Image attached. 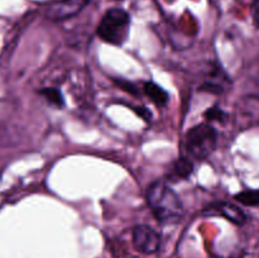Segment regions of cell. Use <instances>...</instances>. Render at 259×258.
I'll use <instances>...</instances> for the list:
<instances>
[{"label":"cell","instance_id":"6da1fadb","mask_svg":"<svg viewBox=\"0 0 259 258\" xmlns=\"http://www.w3.org/2000/svg\"><path fill=\"white\" fill-rule=\"evenodd\" d=\"M147 202L152 214L162 224L179 223L185 209L181 199L164 180H157L147 190Z\"/></svg>","mask_w":259,"mask_h":258},{"label":"cell","instance_id":"7a4b0ae2","mask_svg":"<svg viewBox=\"0 0 259 258\" xmlns=\"http://www.w3.org/2000/svg\"><path fill=\"white\" fill-rule=\"evenodd\" d=\"M129 30L131 17L128 13L120 8H113L103 15L96 33L104 42L113 46H121L128 39Z\"/></svg>","mask_w":259,"mask_h":258},{"label":"cell","instance_id":"3957f363","mask_svg":"<svg viewBox=\"0 0 259 258\" xmlns=\"http://www.w3.org/2000/svg\"><path fill=\"white\" fill-rule=\"evenodd\" d=\"M218 144V132L210 124H199L187 132L186 151L197 161L206 159L215 151Z\"/></svg>","mask_w":259,"mask_h":258},{"label":"cell","instance_id":"277c9868","mask_svg":"<svg viewBox=\"0 0 259 258\" xmlns=\"http://www.w3.org/2000/svg\"><path fill=\"white\" fill-rule=\"evenodd\" d=\"M133 245L138 252L143 254H152L159 249L161 237L154 229L148 225H137L132 232Z\"/></svg>","mask_w":259,"mask_h":258},{"label":"cell","instance_id":"5b68a950","mask_svg":"<svg viewBox=\"0 0 259 258\" xmlns=\"http://www.w3.org/2000/svg\"><path fill=\"white\" fill-rule=\"evenodd\" d=\"M89 0H57L46 10V17L51 20H66L75 17L85 9Z\"/></svg>","mask_w":259,"mask_h":258},{"label":"cell","instance_id":"8992f818","mask_svg":"<svg viewBox=\"0 0 259 258\" xmlns=\"http://www.w3.org/2000/svg\"><path fill=\"white\" fill-rule=\"evenodd\" d=\"M205 215H220L237 225H243L247 222V214L233 202L219 201L211 204L204 210Z\"/></svg>","mask_w":259,"mask_h":258},{"label":"cell","instance_id":"52a82bcc","mask_svg":"<svg viewBox=\"0 0 259 258\" xmlns=\"http://www.w3.org/2000/svg\"><path fill=\"white\" fill-rule=\"evenodd\" d=\"M194 172V163L187 157H180L176 161L172 162L168 172H167V179L168 181L179 182L182 180H187L190 175Z\"/></svg>","mask_w":259,"mask_h":258},{"label":"cell","instance_id":"ba28073f","mask_svg":"<svg viewBox=\"0 0 259 258\" xmlns=\"http://www.w3.org/2000/svg\"><path fill=\"white\" fill-rule=\"evenodd\" d=\"M143 93L156 104L157 106H164L168 103V93L164 89L152 81H147L143 85Z\"/></svg>","mask_w":259,"mask_h":258},{"label":"cell","instance_id":"9c48e42d","mask_svg":"<svg viewBox=\"0 0 259 258\" xmlns=\"http://www.w3.org/2000/svg\"><path fill=\"white\" fill-rule=\"evenodd\" d=\"M39 94L56 108H63L65 106V99H63L62 93L56 88H45L40 89Z\"/></svg>","mask_w":259,"mask_h":258},{"label":"cell","instance_id":"30bf717a","mask_svg":"<svg viewBox=\"0 0 259 258\" xmlns=\"http://www.w3.org/2000/svg\"><path fill=\"white\" fill-rule=\"evenodd\" d=\"M234 199L245 206H259V190H244L235 195Z\"/></svg>","mask_w":259,"mask_h":258},{"label":"cell","instance_id":"8fae6325","mask_svg":"<svg viewBox=\"0 0 259 258\" xmlns=\"http://www.w3.org/2000/svg\"><path fill=\"white\" fill-rule=\"evenodd\" d=\"M204 115L209 121H225V119H227V113L217 105L207 109Z\"/></svg>","mask_w":259,"mask_h":258},{"label":"cell","instance_id":"7c38bea8","mask_svg":"<svg viewBox=\"0 0 259 258\" xmlns=\"http://www.w3.org/2000/svg\"><path fill=\"white\" fill-rule=\"evenodd\" d=\"M114 82L118 88H120L121 90L126 91L131 95H138V88H137L134 83H132L131 81L124 80V78H114Z\"/></svg>","mask_w":259,"mask_h":258},{"label":"cell","instance_id":"4fadbf2b","mask_svg":"<svg viewBox=\"0 0 259 258\" xmlns=\"http://www.w3.org/2000/svg\"><path fill=\"white\" fill-rule=\"evenodd\" d=\"M252 19L254 27L259 29V0H254L252 3Z\"/></svg>","mask_w":259,"mask_h":258},{"label":"cell","instance_id":"5bb4252c","mask_svg":"<svg viewBox=\"0 0 259 258\" xmlns=\"http://www.w3.org/2000/svg\"><path fill=\"white\" fill-rule=\"evenodd\" d=\"M133 110L136 111V113L138 114L139 116H142V118H143L144 120L148 121L149 119L152 118V113L148 110V109L144 108V106H137V108H134Z\"/></svg>","mask_w":259,"mask_h":258},{"label":"cell","instance_id":"9a60e30c","mask_svg":"<svg viewBox=\"0 0 259 258\" xmlns=\"http://www.w3.org/2000/svg\"><path fill=\"white\" fill-rule=\"evenodd\" d=\"M114 2H120V0H114Z\"/></svg>","mask_w":259,"mask_h":258}]
</instances>
